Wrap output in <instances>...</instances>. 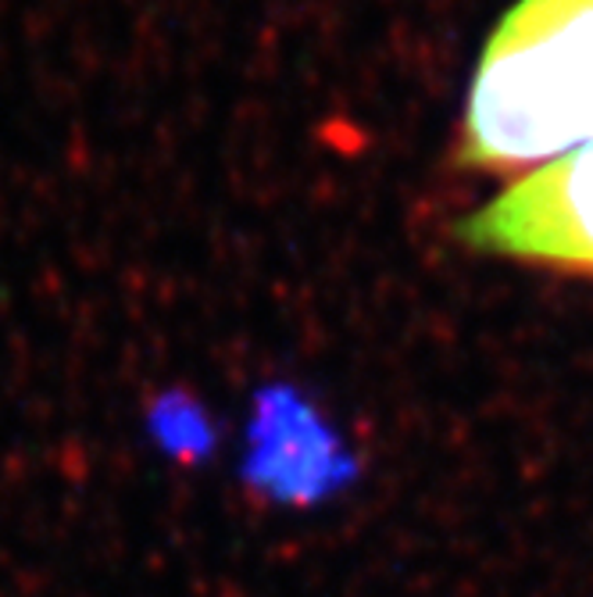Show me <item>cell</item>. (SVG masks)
Returning <instances> with one entry per match:
<instances>
[{"instance_id": "cell-1", "label": "cell", "mask_w": 593, "mask_h": 597, "mask_svg": "<svg viewBox=\"0 0 593 597\" xmlns=\"http://www.w3.org/2000/svg\"><path fill=\"white\" fill-rule=\"evenodd\" d=\"M593 144V0H519L483 47L455 165L533 172Z\"/></svg>"}, {"instance_id": "cell-2", "label": "cell", "mask_w": 593, "mask_h": 597, "mask_svg": "<svg viewBox=\"0 0 593 597\" xmlns=\"http://www.w3.org/2000/svg\"><path fill=\"white\" fill-rule=\"evenodd\" d=\"M472 254L593 279V144L533 168L455 223Z\"/></svg>"}]
</instances>
